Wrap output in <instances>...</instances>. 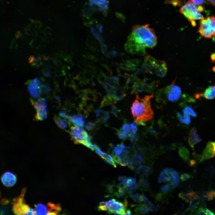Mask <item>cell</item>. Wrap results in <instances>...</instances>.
<instances>
[{
	"label": "cell",
	"mask_w": 215,
	"mask_h": 215,
	"mask_svg": "<svg viewBox=\"0 0 215 215\" xmlns=\"http://www.w3.org/2000/svg\"><path fill=\"white\" fill-rule=\"evenodd\" d=\"M91 139H88L85 141L83 145L90 149L92 150L96 149L98 146L96 145L93 144L90 141Z\"/></svg>",
	"instance_id": "34"
},
{
	"label": "cell",
	"mask_w": 215,
	"mask_h": 215,
	"mask_svg": "<svg viewBox=\"0 0 215 215\" xmlns=\"http://www.w3.org/2000/svg\"><path fill=\"white\" fill-rule=\"evenodd\" d=\"M125 186L128 188H136L138 187L136 180L133 178L130 177L126 182Z\"/></svg>",
	"instance_id": "30"
},
{
	"label": "cell",
	"mask_w": 215,
	"mask_h": 215,
	"mask_svg": "<svg viewBox=\"0 0 215 215\" xmlns=\"http://www.w3.org/2000/svg\"><path fill=\"white\" fill-rule=\"evenodd\" d=\"M96 152L102 159H104L107 154L102 151L98 147L95 149Z\"/></svg>",
	"instance_id": "40"
},
{
	"label": "cell",
	"mask_w": 215,
	"mask_h": 215,
	"mask_svg": "<svg viewBox=\"0 0 215 215\" xmlns=\"http://www.w3.org/2000/svg\"><path fill=\"white\" fill-rule=\"evenodd\" d=\"M182 111L184 114H187L193 117H196L197 114L194 109L191 107L187 106L183 109Z\"/></svg>",
	"instance_id": "32"
},
{
	"label": "cell",
	"mask_w": 215,
	"mask_h": 215,
	"mask_svg": "<svg viewBox=\"0 0 215 215\" xmlns=\"http://www.w3.org/2000/svg\"><path fill=\"white\" fill-rule=\"evenodd\" d=\"M106 162L116 168V165L112 156L110 154H107L104 159Z\"/></svg>",
	"instance_id": "36"
},
{
	"label": "cell",
	"mask_w": 215,
	"mask_h": 215,
	"mask_svg": "<svg viewBox=\"0 0 215 215\" xmlns=\"http://www.w3.org/2000/svg\"><path fill=\"white\" fill-rule=\"evenodd\" d=\"M195 214L198 215H213L214 214L211 211L206 208L201 207L195 212Z\"/></svg>",
	"instance_id": "31"
},
{
	"label": "cell",
	"mask_w": 215,
	"mask_h": 215,
	"mask_svg": "<svg viewBox=\"0 0 215 215\" xmlns=\"http://www.w3.org/2000/svg\"><path fill=\"white\" fill-rule=\"evenodd\" d=\"M42 72L44 75L46 77H49L50 76V71L47 67L43 68L42 70Z\"/></svg>",
	"instance_id": "41"
},
{
	"label": "cell",
	"mask_w": 215,
	"mask_h": 215,
	"mask_svg": "<svg viewBox=\"0 0 215 215\" xmlns=\"http://www.w3.org/2000/svg\"><path fill=\"white\" fill-rule=\"evenodd\" d=\"M117 54V52L114 50H112L106 53L105 55L108 57H115Z\"/></svg>",
	"instance_id": "44"
},
{
	"label": "cell",
	"mask_w": 215,
	"mask_h": 215,
	"mask_svg": "<svg viewBox=\"0 0 215 215\" xmlns=\"http://www.w3.org/2000/svg\"><path fill=\"white\" fill-rule=\"evenodd\" d=\"M182 96L181 88L173 83L166 87L158 90L156 94V98L160 101H168L172 102L178 101Z\"/></svg>",
	"instance_id": "4"
},
{
	"label": "cell",
	"mask_w": 215,
	"mask_h": 215,
	"mask_svg": "<svg viewBox=\"0 0 215 215\" xmlns=\"http://www.w3.org/2000/svg\"><path fill=\"white\" fill-rule=\"evenodd\" d=\"M105 207L106 211L109 214H125V206L122 203L115 199H112L106 202Z\"/></svg>",
	"instance_id": "10"
},
{
	"label": "cell",
	"mask_w": 215,
	"mask_h": 215,
	"mask_svg": "<svg viewBox=\"0 0 215 215\" xmlns=\"http://www.w3.org/2000/svg\"><path fill=\"white\" fill-rule=\"evenodd\" d=\"M142 69L144 72L153 73L160 77L164 76L167 71L165 61L157 60L149 56L145 58Z\"/></svg>",
	"instance_id": "3"
},
{
	"label": "cell",
	"mask_w": 215,
	"mask_h": 215,
	"mask_svg": "<svg viewBox=\"0 0 215 215\" xmlns=\"http://www.w3.org/2000/svg\"><path fill=\"white\" fill-rule=\"evenodd\" d=\"M47 206L48 209L47 215H57L61 211V208L59 204L56 205L49 202L48 203Z\"/></svg>",
	"instance_id": "24"
},
{
	"label": "cell",
	"mask_w": 215,
	"mask_h": 215,
	"mask_svg": "<svg viewBox=\"0 0 215 215\" xmlns=\"http://www.w3.org/2000/svg\"><path fill=\"white\" fill-rule=\"evenodd\" d=\"M190 177V176L189 174L185 173L181 175L180 179L182 182H183L188 179Z\"/></svg>",
	"instance_id": "42"
},
{
	"label": "cell",
	"mask_w": 215,
	"mask_h": 215,
	"mask_svg": "<svg viewBox=\"0 0 215 215\" xmlns=\"http://www.w3.org/2000/svg\"><path fill=\"white\" fill-rule=\"evenodd\" d=\"M68 120L75 126L83 127L85 123L84 117L80 115L70 116Z\"/></svg>",
	"instance_id": "18"
},
{
	"label": "cell",
	"mask_w": 215,
	"mask_h": 215,
	"mask_svg": "<svg viewBox=\"0 0 215 215\" xmlns=\"http://www.w3.org/2000/svg\"><path fill=\"white\" fill-rule=\"evenodd\" d=\"M135 212L138 214H144L149 211H153L152 209L146 205L140 204L135 209Z\"/></svg>",
	"instance_id": "26"
},
{
	"label": "cell",
	"mask_w": 215,
	"mask_h": 215,
	"mask_svg": "<svg viewBox=\"0 0 215 215\" xmlns=\"http://www.w3.org/2000/svg\"><path fill=\"white\" fill-rule=\"evenodd\" d=\"M131 214H132L131 211L129 210H127L125 214L126 215H131Z\"/></svg>",
	"instance_id": "54"
},
{
	"label": "cell",
	"mask_w": 215,
	"mask_h": 215,
	"mask_svg": "<svg viewBox=\"0 0 215 215\" xmlns=\"http://www.w3.org/2000/svg\"><path fill=\"white\" fill-rule=\"evenodd\" d=\"M31 102L36 110L35 118L37 121H42L47 118V105L46 99L41 98L37 101L31 99Z\"/></svg>",
	"instance_id": "8"
},
{
	"label": "cell",
	"mask_w": 215,
	"mask_h": 215,
	"mask_svg": "<svg viewBox=\"0 0 215 215\" xmlns=\"http://www.w3.org/2000/svg\"><path fill=\"white\" fill-rule=\"evenodd\" d=\"M56 123L60 128L66 129L70 125V122L67 119L62 117L55 116L54 118Z\"/></svg>",
	"instance_id": "22"
},
{
	"label": "cell",
	"mask_w": 215,
	"mask_h": 215,
	"mask_svg": "<svg viewBox=\"0 0 215 215\" xmlns=\"http://www.w3.org/2000/svg\"><path fill=\"white\" fill-rule=\"evenodd\" d=\"M119 110H118L116 107L114 105H112L111 109V112L112 113L116 116L117 113L119 112Z\"/></svg>",
	"instance_id": "45"
},
{
	"label": "cell",
	"mask_w": 215,
	"mask_h": 215,
	"mask_svg": "<svg viewBox=\"0 0 215 215\" xmlns=\"http://www.w3.org/2000/svg\"><path fill=\"white\" fill-rule=\"evenodd\" d=\"M90 5L96 7L98 10L106 11L108 7V3L106 0H90Z\"/></svg>",
	"instance_id": "19"
},
{
	"label": "cell",
	"mask_w": 215,
	"mask_h": 215,
	"mask_svg": "<svg viewBox=\"0 0 215 215\" xmlns=\"http://www.w3.org/2000/svg\"><path fill=\"white\" fill-rule=\"evenodd\" d=\"M179 11L191 22L193 26L196 25L195 20H201L204 18L199 10L198 7L191 0L183 6Z\"/></svg>",
	"instance_id": "5"
},
{
	"label": "cell",
	"mask_w": 215,
	"mask_h": 215,
	"mask_svg": "<svg viewBox=\"0 0 215 215\" xmlns=\"http://www.w3.org/2000/svg\"><path fill=\"white\" fill-rule=\"evenodd\" d=\"M215 155V142H209L204 150L202 155L200 156L199 161L213 158Z\"/></svg>",
	"instance_id": "13"
},
{
	"label": "cell",
	"mask_w": 215,
	"mask_h": 215,
	"mask_svg": "<svg viewBox=\"0 0 215 215\" xmlns=\"http://www.w3.org/2000/svg\"><path fill=\"white\" fill-rule=\"evenodd\" d=\"M214 36V40L215 42V34H214V36Z\"/></svg>",
	"instance_id": "55"
},
{
	"label": "cell",
	"mask_w": 215,
	"mask_h": 215,
	"mask_svg": "<svg viewBox=\"0 0 215 215\" xmlns=\"http://www.w3.org/2000/svg\"><path fill=\"white\" fill-rule=\"evenodd\" d=\"M41 85L40 80L36 78L29 83L28 89L31 96L34 98H39L41 93L40 87Z\"/></svg>",
	"instance_id": "11"
},
{
	"label": "cell",
	"mask_w": 215,
	"mask_h": 215,
	"mask_svg": "<svg viewBox=\"0 0 215 215\" xmlns=\"http://www.w3.org/2000/svg\"><path fill=\"white\" fill-rule=\"evenodd\" d=\"M26 189L24 188L19 196L13 200L12 210L16 215H36L35 211L25 204L24 197Z\"/></svg>",
	"instance_id": "6"
},
{
	"label": "cell",
	"mask_w": 215,
	"mask_h": 215,
	"mask_svg": "<svg viewBox=\"0 0 215 215\" xmlns=\"http://www.w3.org/2000/svg\"><path fill=\"white\" fill-rule=\"evenodd\" d=\"M59 115L62 117L67 119L68 120L70 116V115L64 111H60L59 113Z\"/></svg>",
	"instance_id": "46"
},
{
	"label": "cell",
	"mask_w": 215,
	"mask_h": 215,
	"mask_svg": "<svg viewBox=\"0 0 215 215\" xmlns=\"http://www.w3.org/2000/svg\"><path fill=\"white\" fill-rule=\"evenodd\" d=\"M140 182L144 187L146 188H149V184L148 182L146 180H145V179L140 181Z\"/></svg>",
	"instance_id": "49"
},
{
	"label": "cell",
	"mask_w": 215,
	"mask_h": 215,
	"mask_svg": "<svg viewBox=\"0 0 215 215\" xmlns=\"http://www.w3.org/2000/svg\"></svg>",
	"instance_id": "56"
},
{
	"label": "cell",
	"mask_w": 215,
	"mask_h": 215,
	"mask_svg": "<svg viewBox=\"0 0 215 215\" xmlns=\"http://www.w3.org/2000/svg\"><path fill=\"white\" fill-rule=\"evenodd\" d=\"M70 135L74 143L83 144L84 142L91 137L88 135L84 129L80 127H71L69 130Z\"/></svg>",
	"instance_id": "9"
},
{
	"label": "cell",
	"mask_w": 215,
	"mask_h": 215,
	"mask_svg": "<svg viewBox=\"0 0 215 215\" xmlns=\"http://www.w3.org/2000/svg\"><path fill=\"white\" fill-rule=\"evenodd\" d=\"M198 32L206 38L213 36L215 34V17L209 16L201 20Z\"/></svg>",
	"instance_id": "7"
},
{
	"label": "cell",
	"mask_w": 215,
	"mask_h": 215,
	"mask_svg": "<svg viewBox=\"0 0 215 215\" xmlns=\"http://www.w3.org/2000/svg\"><path fill=\"white\" fill-rule=\"evenodd\" d=\"M131 128L133 132L135 134H137L138 128L135 122L132 123L130 125Z\"/></svg>",
	"instance_id": "43"
},
{
	"label": "cell",
	"mask_w": 215,
	"mask_h": 215,
	"mask_svg": "<svg viewBox=\"0 0 215 215\" xmlns=\"http://www.w3.org/2000/svg\"><path fill=\"white\" fill-rule=\"evenodd\" d=\"M179 154L185 161H188L189 160L190 156L189 151L185 147L182 146L179 148Z\"/></svg>",
	"instance_id": "27"
},
{
	"label": "cell",
	"mask_w": 215,
	"mask_h": 215,
	"mask_svg": "<svg viewBox=\"0 0 215 215\" xmlns=\"http://www.w3.org/2000/svg\"><path fill=\"white\" fill-rule=\"evenodd\" d=\"M96 125V122L93 121H89L86 123L85 128L87 130L93 129Z\"/></svg>",
	"instance_id": "38"
},
{
	"label": "cell",
	"mask_w": 215,
	"mask_h": 215,
	"mask_svg": "<svg viewBox=\"0 0 215 215\" xmlns=\"http://www.w3.org/2000/svg\"><path fill=\"white\" fill-rule=\"evenodd\" d=\"M118 164L122 166H125L127 165V161L125 159H119Z\"/></svg>",
	"instance_id": "50"
},
{
	"label": "cell",
	"mask_w": 215,
	"mask_h": 215,
	"mask_svg": "<svg viewBox=\"0 0 215 215\" xmlns=\"http://www.w3.org/2000/svg\"><path fill=\"white\" fill-rule=\"evenodd\" d=\"M191 122V118L188 115L184 114L182 123L187 125H189Z\"/></svg>",
	"instance_id": "39"
},
{
	"label": "cell",
	"mask_w": 215,
	"mask_h": 215,
	"mask_svg": "<svg viewBox=\"0 0 215 215\" xmlns=\"http://www.w3.org/2000/svg\"><path fill=\"white\" fill-rule=\"evenodd\" d=\"M190 163L191 165H194L196 164V161L194 160H191L190 161Z\"/></svg>",
	"instance_id": "53"
},
{
	"label": "cell",
	"mask_w": 215,
	"mask_h": 215,
	"mask_svg": "<svg viewBox=\"0 0 215 215\" xmlns=\"http://www.w3.org/2000/svg\"><path fill=\"white\" fill-rule=\"evenodd\" d=\"M195 96L196 98L202 97L208 99H214L215 97V84L208 87L203 93L196 94Z\"/></svg>",
	"instance_id": "16"
},
{
	"label": "cell",
	"mask_w": 215,
	"mask_h": 215,
	"mask_svg": "<svg viewBox=\"0 0 215 215\" xmlns=\"http://www.w3.org/2000/svg\"><path fill=\"white\" fill-rule=\"evenodd\" d=\"M194 4L197 5H201L204 2L205 0H191Z\"/></svg>",
	"instance_id": "47"
},
{
	"label": "cell",
	"mask_w": 215,
	"mask_h": 215,
	"mask_svg": "<svg viewBox=\"0 0 215 215\" xmlns=\"http://www.w3.org/2000/svg\"><path fill=\"white\" fill-rule=\"evenodd\" d=\"M40 90L41 93H45L49 92L50 88L48 84L45 85L41 84L40 87Z\"/></svg>",
	"instance_id": "35"
},
{
	"label": "cell",
	"mask_w": 215,
	"mask_h": 215,
	"mask_svg": "<svg viewBox=\"0 0 215 215\" xmlns=\"http://www.w3.org/2000/svg\"><path fill=\"white\" fill-rule=\"evenodd\" d=\"M101 48L103 54H105L107 50V46L103 43H101Z\"/></svg>",
	"instance_id": "48"
},
{
	"label": "cell",
	"mask_w": 215,
	"mask_h": 215,
	"mask_svg": "<svg viewBox=\"0 0 215 215\" xmlns=\"http://www.w3.org/2000/svg\"><path fill=\"white\" fill-rule=\"evenodd\" d=\"M130 148V147L121 143L113 147V154L119 158L125 159L129 156Z\"/></svg>",
	"instance_id": "12"
},
{
	"label": "cell",
	"mask_w": 215,
	"mask_h": 215,
	"mask_svg": "<svg viewBox=\"0 0 215 215\" xmlns=\"http://www.w3.org/2000/svg\"><path fill=\"white\" fill-rule=\"evenodd\" d=\"M201 141V139L197 134L196 128H192L189 135L188 142L189 145L194 150V146Z\"/></svg>",
	"instance_id": "15"
},
{
	"label": "cell",
	"mask_w": 215,
	"mask_h": 215,
	"mask_svg": "<svg viewBox=\"0 0 215 215\" xmlns=\"http://www.w3.org/2000/svg\"><path fill=\"white\" fill-rule=\"evenodd\" d=\"M1 180L2 184L5 186L10 187L13 186L17 181L16 176L13 173L10 171L4 172L1 177Z\"/></svg>",
	"instance_id": "14"
},
{
	"label": "cell",
	"mask_w": 215,
	"mask_h": 215,
	"mask_svg": "<svg viewBox=\"0 0 215 215\" xmlns=\"http://www.w3.org/2000/svg\"><path fill=\"white\" fill-rule=\"evenodd\" d=\"M154 30L148 24L134 26L125 46L126 50L132 54L144 55L146 48H152L157 43Z\"/></svg>",
	"instance_id": "1"
},
{
	"label": "cell",
	"mask_w": 215,
	"mask_h": 215,
	"mask_svg": "<svg viewBox=\"0 0 215 215\" xmlns=\"http://www.w3.org/2000/svg\"><path fill=\"white\" fill-rule=\"evenodd\" d=\"M153 97V94L142 98L136 95L131 108L132 114L136 123L144 125L145 122L153 118V112L151 107L150 99Z\"/></svg>",
	"instance_id": "2"
},
{
	"label": "cell",
	"mask_w": 215,
	"mask_h": 215,
	"mask_svg": "<svg viewBox=\"0 0 215 215\" xmlns=\"http://www.w3.org/2000/svg\"><path fill=\"white\" fill-rule=\"evenodd\" d=\"M35 210L36 214H48V209L47 206L42 203H38L35 205Z\"/></svg>",
	"instance_id": "25"
},
{
	"label": "cell",
	"mask_w": 215,
	"mask_h": 215,
	"mask_svg": "<svg viewBox=\"0 0 215 215\" xmlns=\"http://www.w3.org/2000/svg\"><path fill=\"white\" fill-rule=\"evenodd\" d=\"M173 170V169L172 168L164 169L159 174L160 177L158 179L159 182L162 183L166 181H169L171 179V173Z\"/></svg>",
	"instance_id": "21"
},
{
	"label": "cell",
	"mask_w": 215,
	"mask_h": 215,
	"mask_svg": "<svg viewBox=\"0 0 215 215\" xmlns=\"http://www.w3.org/2000/svg\"><path fill=\"white\" fill-rule=\"evenodd\" d=\"M204 198L207 200H211L215 197V191H212L207 192L204 196Z\"/></svg>",
	"instance_id": "33"
},
{
	"label": "cell",
	"mask_w": 215,
	"mask_h": 215,
	"mask_svg": "<svg viewBox=\"0 0 215 215\" xmlns=\"http://www.w3.org/2000/svg\"><path fill=\"white\" fill-rule=\"evenodd\" d=\"M142 193L143 201L145 204L151 208L153 211H156L158 210L159 209V208L158 207L155 206L152 202L148 199L146 196L142 191Z\"/></svg>",
	"instance_id": "28"
},
{
	"label": "cell",
	"mask_w": 215,
	"mask_h": 215,
	"mask_svg": "<svg viewBox=\"0 0 215 215\" xmlns=\"http://www.w3.org/2000/svg\"><path fill=\"white\" fill-rule=\"evenodd\" d=\"M200 203L199 199H196L190 202V203L185 211H193L196 208Z\"/></svg>",
	"instance_id": "29"
},
{
	"label": "cell",
	"mask_w": 215,
	"mask_h": 215,
	"mask_svg": "<svg viewBox=\"0 0 215 215\" xmlns=\"http://www.w3.org/2000/svg\"><path fill=\"white\" fill-rule=\"evenodd\" d=\"M132 198L134 201L136 202H142L143 201L142 195H141L138 194H131Z\"/></svg>",
	"instance_id": "37"
},
{
	"label": "cell",
	"mask_w": 215,
	"mask_h": 215,
	"mask_svg": "<svg viewBox=\"0 0 215 215\" xmlns=\"http://www.w3.org/2000/svg\"><path fill=\"white\" fill-rule=\"evenodd\" d=\"M210 4H212L214 6L215 5V0H207Z\"/></svg>",
	"instance_id": "52"
},
{
	"label": "cell",
	"mask_w": 215,
	"mask_h": 215,
	"mask_svg": "<svg viewBox=\"0 0 215 215\" xmlns=\"http://www.w3.org/2000/svg\"><path fill=\"white\" fill-rule=\"evenodd\" d=\"M179 196L180 198L186 201L187 202H190L199 198L197 194L193 191H190L187 193L181 192L179 193Z\"/></svg>",
	"instance_id": "20"
},
{
	"label": "cell",
	"mask_w": 215,
	"mask_h": 215,
	"mask_svg": "<svg viewBox=\"0 0 215 215\" xmlns=\"http://www.w3.org/2000/svg\"><path fill=\"white\" fill-rule=\"evenodd\" d=\"M96 116L99 122L105 123L109 118V113L105 111L98 109L96 111Z\"/></svg>",
	"instance_id": "23"
},
{
	"label": "cell",
	"mask_w": 215,
	"mask_h": 215,
	"mask_svg": "<svg viewBox=\"0 0 215 215\" xmlns=\"http://www.w3.org/2000/svg\"><path fill=\"white\" fill-rule=\"evenodd\" d=\"M130 130V125L128 123H125L118 131L117 134L120 139H124L129 135Z\"/></svg>",
	"instance_id": "17"
},
{
	"label": "cell",
	"mask_w": 215,
	"mask_h": 215,
	"mask_svg": "<svg viewBox=\"0 0 215 215\" xmlns=\"http://www.w3.org/2000/svg\"><path fill=\"white\" fill-rule=\"evenodd\" d=\"M127 179V178L125 176H120L118 177V179L121 181L122 182H126Z\"/></svg>",
	"instance_id": "51"
}]
</instances>
